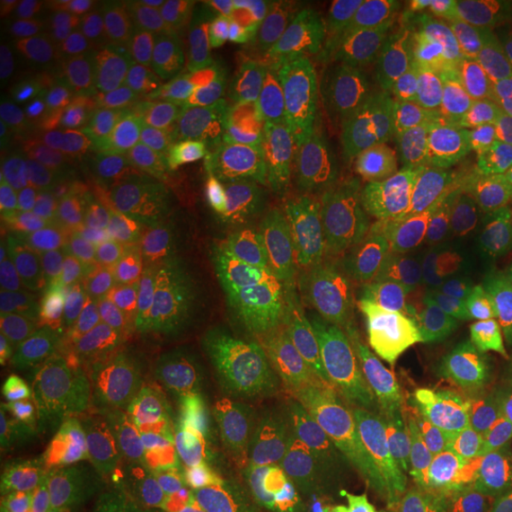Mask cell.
Instances as JSON below:
<instances>
[{
	"instance_id": "ba28073f",
	"label": "cell",
	"mask_w": 512,
	"mask_h": 512,
	"mask_svg": "<svg viewBox=\"0 0 512 512\" xmlns=\"http://www.w3.org/2000/svg\"><path fill=\"white\" fill-rule=\"evenodd\" d=\"M261 210L278 265L367 248L410 227H427L419 201L380 163L359 128L333 137Z\"/></svg>"
},
{
	"instance_id": "4fadbf2b",
	"label": "cell",
	"mask_w": 512,
	"mask_h": 512,
	"mask_svg": "<svg viewBox=\"0 0 512 512\" xmlns=\"http://www.w3.org/2000/svg\"><path fill=\"white\" fill-rule=\"evenodd\" d=\"M64 312V269L47 218L22 197L0 210V355L26 363Z\"/></svg>"
},
{
	"instance_id": "2e32d148",
	"label": "cell",
	"mask_w": 512,
	"mask_h": 512,
	"mask_svg": "<svg viewBox=\"0 0 512 512\" xmlns=\"http://www.w3.org/2000/svg\"><path fill=\"white\" fill-rule=\"evenodd\" d=\"M427 448L440 487L512 491V406L483 419L440 414V423L427 431Z\"/></svg>"
},
{
	"instance_id": "e0dca14e",
	"label": "cell",
	"mask_w": 512,
	"mask_h": 512,
	"mask_svg": "<svg viewBox=\"0 0 512 512\" xmlns=\"http://www.w3.org/2000/svg\"><path fill=\"white\" fill-rule=\"evenodd\" d=\"M0 512H111V504L56 453L18 444L0 466Z\"/></svg>"
},
{
	"instance_id": "5b68a950",
	"label": "cell",
	"mask_w": 512,
	"mask_h": 512,
	"mask_svg": "<svg viewBox=\"0 0 512 512\" xmlns=\"http://www.w3.org/2000/svg\"><path fill=\"white\" fill-rule=\"evenodd\" d=\"M355 128L419 201L423 222H440L495 197L478 163L457 47L419 43L380 64L363 86Z\"/></svg>"
},
{
	"instance_id": "8992f818",
	"label": "cell",
	"mask_w": 512,
	"mask_h": 512,
	"mask_svg": "<svg viewBox=\"0 0 512 512\" xmlns=\"http://www.w3.org/2000/svg\"><path fill=\"white\" fill-rule=\"evenodd\" d=\"M363 86L359 73L299 52H244L218 94V158L265 205L333 137L355 128Z\"/></svg>"
},
{
	"instance_id": "9c48e42d",
	"label": "cell",
	"mask_w": 512,
	"mask_h": 512,
	"mask_svg": "<svg viewBox=\"0 0 512 512\" xmlns=\"http://www.w3.org/2000/svg\"><path fill=\"white\" fill-rule=\"evenodd\" d=\"M205 124V103L171 86H77L47 103L39 141L77 180L150 167L180 154Z\"/></svg>"
},
{
	"instance_id": "ac0fdd59",
	"label": "cell",
	"mask_w": 512,
	"mask_h": 512,
	"mask_svg": "<svg viewBox=\"0 0 512 512\" xmlns=\"http://www.w3.org/2000/svg\"><path fill=\"white\" fill-rule=\"evenodd\" d=\"M82 18L86 5H77V0H5V9H0V69L9 82L39 69L64 39H73Z\"/></svg>"
},
{
	"instance_id": "d6986e66",
	"label": "cell",
	"mask_w": 512,
	"mask_h": 512,
	"mask_svg": "<svg viewBox=\"0 0 512 512\" xmlns=\"http://www.w3.org/2000/svg\"><path fill=\"white\" fill-rule=\"evenodd\" d=\"M419 512H512V491L483 487H436Z\"/></svg>"
},
{
	"instance_id": "7a4b0ae2",
	"label": "cell",
	"mask_w": 512,
	"mask_h": 512,
	"mask_svg": "<svg viewBox=\"0 0 512 512\" xmlns=\"http://www.w3.org/2000/svg\"><path fill=\"white\" fill-rule=\"evenodd\" d=\"M69 214L111 261L171 291H218L274 261L261 201L218 154L180 150L150 167L73 180Z\"/></svg>"
},
{
	"instance_id": "8fae6325",
	"label": "cell",
	"mask_w": 512,
	"mask_h": 512,
	"mask_svg": "<svg viewBox=\"0 0 512 512\" xmlns=\"http://www.w3.org/2000/svg\"><path fill=\"white\" fill-rule=\"evenodd\" d=\"M436 487L427 436L338 427L282 512H419Z\"/></svg>"
},
{
	"instance_id": "30bf717a",
	"label": "cell",
	"mask_w": 512,
	"mask_h": 512,
	"mask_svg": "<svg viewBox=\"0 0 512 512\" xmlns=\"http://www.w3.org/2000/svg\"><path fill=\"white\" fill-rule=\"evenodd\" d=\"M205 13L239 52H299L350 73L419 47L431 18L419 0H248Z\"/></svg>"
},
{
	"instance_id": "3957f363",
	"label": "cell",
	"mask_w": 512,
	"mask_h": 512,
	"mask_svg": "<svg viewBox=\"0 0 512 512\" xmlns=\"http://www.w3.org/2000/svg\"><path fill=\"white\" fill-rule=\"evenodd\" d=\"M431 393L444 414L512 406V197H483L423 227Z\"/></svg>"
},
{
	"instance_id": "9a60e30c",
	"label": "cell",
	"mask_w": 512,
	"mask_h": 512,
	"mask_svg": "<svg viewBox=\"0 0 512 512\" xmlns=\"http://www.w3.org/2000/svg\"><path fill=\"white\" fill-rule=\"evenodd\" d=\"M210 414L214 406H197L171 436L124 461L111 478V512H201L210 500V470H205Z\"/></svg>"
},
{
	"instance_id": "6da1fadb",
	"label": "cell",
	"mask_w": 512,
	"mask_h": 512,
	"mask_svg": "<svg viewBox=\"0 0 512 512\" xmlns=\"http://www.w3.org/2000/svg\"><path fill=\"white\" fill-rule=\"evenodd\" d=\"M274 325L342 427L427 436L440 423L431 393L423 227L367 248L274 269Z\"/></svg>"
},
{
	"instance_id": "277c9868",
	"label": "cell",
	"mask_w": 512,
	"mask_h": 512,
	"mask_svg": "<svg viewBox=\"0 0 512 512\" xmlns=\"http://www.w3.org/2000/svg\"><path fill=\"white\" fill-rule=\"evenodd\" d=\"M252 350L227 329H184L146 350L90 363L47 402L52 440L82 466L133 461L197 406H218L252 363Z\"/></svg>"
},
{
	"instance_id": "ffe728a7",
	"label": "cell",
	"mask_w": 512,
	"mask_h": 512,
	"mask_svg": "<svg viewBox=\"0 0 512 512\" xmlns=\"http://www.w3.org/2000/svg\"><path fill=\"white\" fill-rule=\"evenodd\" d=\"M286 495H265V500H205L201 512H282Z\"/></svg>"
},
{
	"instance_id": "5bb4252c",
	"label": "cell",
	"mask_w": 512,
	"mask_h": 512,
	"mask_svg": "<svg viewBox=\"0 0 512 512\" xmlns=\"http://www.w3.org/2000/svg\"><path fill=\"white\" fill-rule=\"evenodd\" d=\"M478 163L495 197H512V5L466 9L457 26Z\"/></svg>"
},
{
	"instance_id": "7c38bea8",
	"label": "cell",
	"mask_w": 512,
	"mask_h": 512,
	"mask_svg": "<svg viewBox=\"0 0 512 512\" xmlns=\"http://www.w3.org/2000/svg\"><path fill=\"white\" fill-rule=\"evenodd\" d=\"M197 13L175 0H99L86 5L64 64L82 86H150V77L180 56Z\"/></svg>"
},
{
	"instance_id": "52a82bcc",
	"label": "cell",
	"mask_w": 512,
	"mask_h": 512,
	"mask_svg": "<svg viewBox=\"0 0 512 512\" xmlns=\"http://www.w3.org/2000/svg\"><path fill=\"white\" fill-rule=\"evenodd\" d=\"M338 427V414L286 350H252L244 376L222 393L205 423L210 500L291 495Z\"/></svg>"
}]
</instances>
